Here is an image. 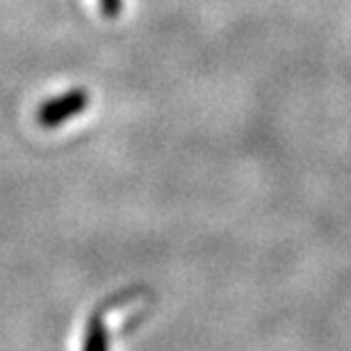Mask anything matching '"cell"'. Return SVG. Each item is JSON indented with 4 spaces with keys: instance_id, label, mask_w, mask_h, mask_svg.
Instances as JSON below:
<instances>
[{
    "instance_id": "obj_2",
    "label": "cell",
    "mask_w": 351,
    "mask_h": 351,
    "mask_svg": "<svg viewBox=\"0 0 351 351\" xmlns=\"http://www.w3.org/2000/svg\"><path fill=\"white\" fill-rule=\"evenodd\" d=\"M85 351H108V338H105V331L98 322H91L89 324Z\"/></svg>"
},
{
    "instance_id": "obj_1",
    "label": "cell",
    "mask_w": 351,
    "mask_h": 351,
    "mask_svg": "<svg viewBox=\"0 0 351 351\" xmlns=\"http://www.w3.org/2000/svg\"><path fill=\"white\" fill-rule=\"evenodd\" d=\"M89 105V94L82 87L69 89L66 94L55 96L51 101H46L37 112V121L44 125V128H58L69 119L78 117L85 112Z\"/></svg>"
},
{
    "instance_id": "obj_3",
    "label": "cell",
    "mask_w": 351,
    "mask_h": 351,
    "mask_svg": "<svg viewBox=\"0 0 351 351\" xmlns=\"http://www.w3.org/2000/svg\"><path fill=\"white\" fill-rule=\"evenodd\" d=\"M98 5H101V12L108 19H117L119 14H121L123 0H98Z\"/></svg>"
}]
</instances>
